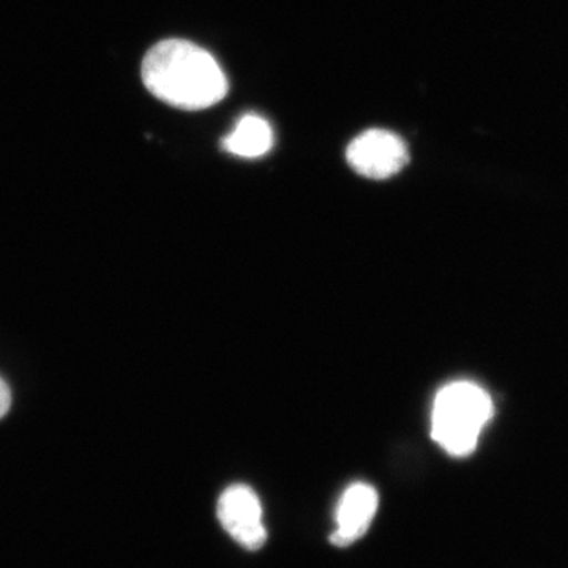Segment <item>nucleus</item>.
I'll return each mask as SVG.
<instances>
[{"mask_svg": "<svg viewBox=\"0 0 568 568\" xmlns=\"http://www.w3.org/2000/svg\"><path fill=\"white\" fill-rule=\"evenodd\" d=\"M142 81L156 99L185 111L207 110L227 93L226 74L203 48L164 40L142 61Z\"/></svg>", "mask_w": 568, "mask_h": 568, "instance_id": "f257e3e1", "label": "nucleus"}, {"mask_svg": "<svg viewBox=\"0 0 568 568\" xmlns=\"http://www.w3.org/2000/svg\"><path fill=\"white\" fill-rule=\"evenodd\" d=\"M493 417V399L467 381L447 384L437 392L432 413V437L452 457L476 450L481 432Z\"/></svg>", "mask_w": 568, "mask_h": 568, "instance_id": "f03ea898", "label": "nucleus"}, {"mask_svg": "<svg viewBox=\"0 0 568 568\" xmlns=\"http://www.w3.org/2000/svg\"><path fill=\"white\" fill-rule=\"evenodd\" d=\"M346 160L355 173L368 179H388L409 162L406 142L387 130H368L347 145Z\"/></svg>", "mask_w": 568, "mask_h": 568, "instance_id": "7ed1b4c3", "label": "nucleus"}, {"mask_svg": "<svg viewBox=\"0 0 568 568\" xmlns=\"http://www.w3.org/2000/svg\"><path fill=\"white\" fill-rule=\"evenodd\" d=\"M223 529L239 545L257 551L267 540V529L263 523V507L256 493L246 485H233L223 493L216 507Z\"/></svg>", "mask_w": 568, "mask_h": 568, "instance_id": "20e7f679", "label": "nucleus"}, {"mask_svg": "<svg viewBox=\"0 0 568 568\" xmlns=\"http://www.w3.org/2000/svg\"><path fill=\"white\" fill-rule=\"evenodd\" d=\"M379 507V496L372 485H351L343 493L336 507V529L332 534L331 541L335 547H349L368 532L373 519L376 517Z\"/></svg>", "mask_w": 568, "mask_h": 568, "instance_id": "39448f33", "label": "nucleus"}, {"mask_svg": "<svg viewBox=\"0 0 568 568\" xmlns=\"http://www.w3.org/2000/svg\"><path fill=\"white\" fill-rule=\"evenodd\" d=\"M274 145L271 123L256 114H246L235 123L233 132L223 140V149L241 159H260Z\"/></svg>", "mask_w": 568, "mask_h": 568, "instance_id": "423d86ee", "label": "nucleus"}, {"mask_svg": "<svg viewBox=\"0 0 568 568\" xmlns=\"http://www.w3.org/2000/svg\"><path fill=\"white\" fill-rule=\"evenodd\" d=\"M11 405V392L10 387L7 386L6 381L0 377V418L9 413Z\"/></svg>", "mask_w": 568, "mask_h": 568, "instance_id": "0eeeda50", "label": "nucleus"}]
</instances>
